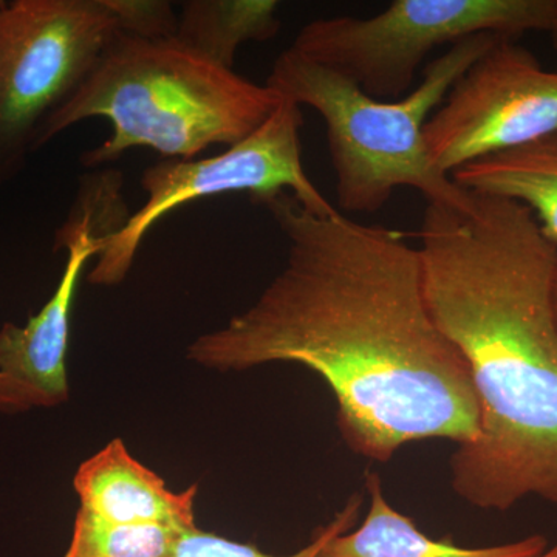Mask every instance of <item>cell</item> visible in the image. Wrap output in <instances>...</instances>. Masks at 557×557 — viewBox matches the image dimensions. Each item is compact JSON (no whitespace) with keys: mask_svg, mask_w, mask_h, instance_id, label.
I'll return each mask as SVG.
<instances>
[{"mask_svg":"<svg viewBox=\"0 0 557 557\" xmlns=\"http://www.w3.org/2000/svg\"><path fill=\"white\" fill-rule=\"evenodd\" d=\"M258 205L287 240L284 269L247 310L194 341L190 361L313 370L336 399L344 442L369 460L424 440L474 442L471 375L429 309L418 248L401 231L311 211L289 193Z\"/></svg>","mask_w":557,"mask_h":557,"instance_id":"obj_1","label":"cell"},{"mask_svg":"<svg viewBox=\"0 0 557 557\" xmlns=\"http://www.w3.org/2000/svg\"><path fill=\"white\" fill-rule=\"evenodd\" d=\"M428 306L467 362L479 435L450 457L471 507H557V247L518 201L472 194L428 203L420 228Z\"/></svg>","mask_w":557,"mask_h":557,"instance_id":"obj_2","label":"cell"},{"mask_svg":"<svg viewBox=\"0 0 557 557\" xmlns=\"http://www.w3.org/2000/svg\"><path fill=\"white\" fill-rule=\"evenodd\" d=\"M284 98L237 75L178 39L116 32L87 78L44 121L33 152L84 120L104 119L112 134L81 156L100 168L132 148L164 160H193L211 146L237 145L259 129Z\"/></svg>","mask_w":557,"mask_h":557,"instance_id":"obj_3","label":"cell"},{"mask_svg":"<svg viewBox=\"0 0 557 557\" xmlns=\"http://www.w3.org/2000/svg\"><path fill=\"white\" fill-rule=\"evenodd\" d=\"M502 38L480 33L458 40L428 65L417 89L397 101L376 100L292 49L278 54L267 86L317 110L324 120L343 211H379L398 188L418 190L428 203L467 208L472 194L435 170L424 145V126L456 81Z\"/></svg>","mask_w":557,"mask_h":557,"instance_id":"obj_4","label":"cell"},{"mask_svg":"<svg viewBox=\"0 0 557 557\" xmlns=\"http://www.w3.org/2000/svg\"><path fill=\"white\" fill-rule=\"evenodd\" d=\"M552 11L553 0H395L375 16L311 21L289 49L376 100L397 101L432 51L480 33L518 40L547 32Z\"/></svg>","mask_w":557,"mask_h":557,"instance_id":"obj_5","label":"cell"},{"mask_svg":"<svg viewBox=\"0 0 557 557\" xmlns=\"http://www.w3.org/2000/svg\"><path fill=\"white\" fill-rule=\"evenodd\" d=\"M119 32L106 0H16L0 13V188L27 166L44 121Z\"/></svg>","mask_w":557,"mask_h":557,"instance_id":"obj_6","label":"cell"},{"mask_svg":"<svg viewBox=\"0 0 557 557\" xmlns=\"http://www.w3.org/2000/svg\"><path fill=\"white\" fill-rule=\"evenodd\" d=\"M302 109L284 98L249 137L209 159L161 160L141 175L146 199L115 236L102 242L89 282L113 287L126 278L146 234L164 215L190 201L249 194L255 203L289 193L314 212L335 209L313 185L302 163Z\"/></svg>","mask_w":557,"mask_h":557,"instance_id":"obj_7","label":"cell"},{"mask_svg":"<svg viewBox=\"0 0 557 557\" xmlns=\"http://www.w3.org/2000/svg\"><path fill=\"white\" fill-rule=\"evenodd\" d=\"M557 131V72L502 38L456 81L424 126V145L445 175Z\"/></svg>","mask_w":557,"mask_h":557,"instance_id":"obj_8","label":"cell"},{"mask_svg":"<svg viewBox=\"0 0 557 557\" xmlns=\"http://www.w3.org/2000/svg\"><path fill=\"white\" fill-rule=\"evenodd\" d=\"M101 248L100 237L86 226L57 231L54 251H67L60 284L24 327L7 322L0 329V412L53 408L67 401L73 302L84 267Z\"/></svg>","mask_w":557,"mask_h":557,"instance_id":"obj_9","label":"cell"},{"mask_svg":"<svg viewBox=\"0 0 557 557\" xmlns=\"http://www.w3.org/2000/svg\"><path fill=\"white\" fill-rule=\"evenodd\" d=\"M79 511L116 525H160L189 530L196 525L199 485L170 490L164 480L112 440L87 458L73 479Z\"/></svg>","mask_w":557,"mask_h":557,"instance_id":"obj_10","label":"cell"},{"mask_svg":"<svg viewBox=\"0 0 557 557\" xmlns=\"http://www.w3.org/2000/svg\"><path fill=\"white\" fill-rule=\"evenodd\" d=\"M366 486L370 504L364 520L330 539L318 557H537L548 548L541 534L482 548L437 541L388 504L379 474H368Z\"/></svg>","mask_w":557,"mask_h":557,"instance_id":"obj_11","label":"cell"},{"mask_svg":"<svg viewBox=\"0 0 557 557\" xmlns=\"http://www.w3.org/2000/svg\"><path fill=\"white\" fill-rule=\"evenodd\" d=\"M450 178L467 193L523 205L533 212L542 234L557 247V131L520 148L465 164Z\"/></svg>","mask_w":557,"mask_h":557,"instance_id":"obj_12","label":"cell"},{"mask_svg":"<svg viewBox=\"0 0 557 557\" xmlns=\"http://www.w3.org/2000/svg\"><path fill=\"white\" fill-rule=\"evenodd\" d=\"M274 0H190L182 3L177 38L209 60L233 69L247 42H265L277 35L281 21Z\"/></svg>","mask_w":557,"mask_h":557,"instance_id":"obj_13","label":"cell"},{"mask_svg":"<svg viewBox=\"0 0 557 557\" xmlns=\"http://www.w3.org/2000/svg\"><path fill=\"white\" fill-rule=\"evenodd\" d=\"M180 533L170 527L116 525L78 511L64 557H170Z\"/></svg>","mask_w":557,"mask_h":557,"instance_id":"obj_14","label":"cell"},{"mask_svg":"<svg viewBox=\"0 0 557 557\" xmlns=\"http://www.w3.org/2000/svg\"><path fill=\"white\" fill-rule=\"evenodd\" d=\"M361 494H354L344 508L336 512L335 518L330 520L327 525L319 528L318 533L311 539L306 547L288 556H273L262 552L255 545L242 544L233 539L219 536V534L207 533L199 527L182 531L175 541L170 557H318L330 539L344 531L357 527L359 509L362 507Z\"/></svg>","mask_w":557,"mask_h":557,"instance_id":"obj_15","label":"cell"},{"mask_svg":"<svg viewBox=\"0 0 557 557\" xmlns=\"http://www.w3.org/2000/svg\"><path fill=\"white\" fill-rule=\"evenodd\" d=\"M119 30L143 39L177 38L178 14L163 0H106Z\"/></svg>","mask_w":557,"mask_h":557,"instance_id":"obj_16","label":"cell"},{"mask_svg":"<svg viewBox=\"0 0 557 557\" xmlns=\"http://www.w3.org/2000/svg\"><path fill=\"white\" fill-rule=\"evenodd\" d=\"M547 33L549 38H552L553 49H555L557 54V0H553V11Z\"/></svg>","mask_w":557,"mask_h":557,"instance_id":"obj_17","label":"cell"},{"mask_svg":"<svg viewBox=\"0 0 557 557\" xmlns=\"http://www.w3.org/2000/svg\"><path fill=\"white\" fill-rule=\"evenodd\" d=\"M537 557H557V544L553 545V547H548L541 556Z\"/></svg>","mask_w":557,"mask_h":557,"instance_id":"obj_18","label":"cell"},{"mask_svg":"<svg viewBox=\"0 0 557 557\" xmlns=\"http://www.w3.org/2000/svg\"><path fill=\"white\" fill-rule=\"evenodd\" d=\"M555 309H556V317H557V274H556V284H555Z\"/></svg>","mask_w":557,"mask_h":557,"instance_id":"obj_19","label":"cell"},{"mask_svg":"<svg viewBox=\"0 0 557 557\" xmlns=\"http://www.w3.org/2000/svg\"><path fill=\"white\" fill-rule=\"evenodd\" d=\"M7 7V2H2V0H0V13H2L3 9H5Z\"/></svg>","mask_w":557,"mask_h":557,"instance_id":"obj_20","label":"cell"}]
</instances>
